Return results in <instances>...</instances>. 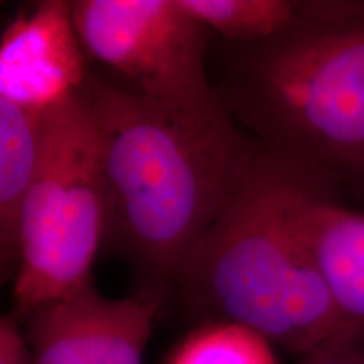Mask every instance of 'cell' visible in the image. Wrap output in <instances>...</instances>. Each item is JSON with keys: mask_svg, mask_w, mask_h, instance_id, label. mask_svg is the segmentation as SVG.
I'll use <instances>...</instances> for the list:
<instances>
[{"mask_svg": "<svg viewBox=\"0 0 364 364\" xmlns=\"http://www.w3.org/2000/svg\"><path fill=\"white\" fill-rule=\"evenodd\" d=\"M167 364H277L272 344L231 322H208L176 349Z\"/></svg>", "mask_w": 364, "mask_h": 364, "instance_id": "11", "label": "cell"}, {"mask_svg": "<svg viewBox=\"0 0 364 364\" xmlns=\"http://www.w3.org/2000/svg\"><path fill=\"white\" fill-rule=\"evenodd\" d=\"M341 196L322 172L250 136L220 213L177 280L186 306L304 358L364 336L334 307L309 247L311 209Z\"/></svg>", "mask_w": 364, "mask_h": 364, "instance_id": "1", "label": "cell"}, {"mask_svg": "<svg viewBox=\"0 0 364 364\" xmlns=\"http://www.w3.org/2000/svg\"><path fill=\"white\" fill-rule=\"evenodd\" d=\"M41 113L0 98V280L19 265L21 216L38 159Z\"/></svg>", "mask_w": 364, "mask_h": 364, "instance_id": "9", "label": "cell"}, {"mask_svg": "<svg viewBox=\"0 0 364 364\" xmlns=\"http://www.w3.org/2000/svg\"><path fill=\"white\" fill-rule=\"evenodd\" d=\"M209 33L231 44H255L299 24L297 2L290 0H177Z\"/></svg>", "mask_w": 364, "mask_h": 364, "instance_id": "10", "label": "cell"}, {"mask_svg": "<svg viewBox=\"0 0 364 364\" xmlns=\"http://www.w3.org/2000/svg\"><path fill=\"white\" fill-rule=\"evenodd\" d=\"M107 236L97 127L83 91L41 113L38 159L21 216L16 314L26 321L91 285Z\"/></svg>", "mask_w": 364, "mask_h": 364, "instance_id": "4", "label": "cell"}, {"mask_svg": "<svg viewBox=\"0 0 364 364\" xmlns=\"http://www.w3.org/2000/svg\"><path fill=\"white\" fill-rule=\"evenodd\" d=\"M0 364H31L27 341L14 317L0 312Z\"/></svg>", "mask_w": 364, "mask_h": 364, "instance_id": "12", "label": "cell"}, {"mask_svg": "<svg viewBox=\"0 0 364 364\" xmlns=\"http://www.w3.org/2000/svg\"><path fill=\"white\" fill-rule=\"evenodd\" d=\"M225 95L255 139L364 196V24L299 26L231 44Z\"/></svg>", "mask_w": 364, "mask_h": 364, "instance_id": "3", "label": "cell"}, {"mask_svg": "<svg viewBox=\"0 0 364 364\" xmlns=\"http://www.w3.org/2000/svg\"><path fill=\"white\" fill-rule=\"evenodd\" d=\"M302 364H364V336L306 356Z\"/></svg>", "mask_w": 364, "mask_h": 364, "instance_id": "13", "label": "cell"}, {"mask_svg": "<svg viewBox=\"0 0 364 364\" xmlns=\"http://www.w3.org/2000/svg\"><path fill=\"white\" fill-rule=\"evenodd\" d=\"M97 127L107 236L161 299L225 203L250 135L220 93L194 103L145 97L100 78L83 85Z\"/></svg>", "mask_w": 364, "mask_h": 364, "instance_id": "2", "label": "cell"}, {"mask_svg": "<svg viewBox=\"0 0 364 364\" xmlns=\"http://www.w3.org/2000/svg\"><path fill=\"white\" fill-rule=\"evenodd\" d=\"M161 299H108L93 285L26 318L31 364H144Z\"/></svg>", "mask_w": 364, "mask_h": 364, "instance_id": "6", "label": "cell"}, {"mask_svg": "<svg viewBox=\"0 0 364 364\" xmlns=\"http://www.w3.org/2000/svg\"><path fill=\"white\" fill-rule=\"evenodd\" d=\"M309 247L341 317L364 332V211L324 199L307 220Z\"/></svg>", "mask_w": 364, "mask_h": 364, "instance_id": "8", "label": "cell"}, {"mask_svg": "<svg viewBox=\"0 0 364 364\" xmlns=\"http://www.w3.org/2000/svg\"><path fill=\"white\" fill-rule=\"evenodd\" d=\"M71 11L85 51L129 90L177 103L216 95L204 68L209 31L177 0H80Z\"/></svg>", "mask_w": 364, "mask_h": 364, "instance_id": "5", "label": "cell"}, {"mask_svg": "<svg viewBox=\"0 0 364 364\" xmlns=\"http://www.w3.org/2000/svg\"><path fill=\"white\" fill-rule=\"evenodd\" d=\"M83 51L71 2L36 4L0 41V98L34 113L58 107L86 83Z\"/></svg>", "mask_w": 364, "mask_h": 364, "instance_id": "7", "label": "cell"}]
</instances>
